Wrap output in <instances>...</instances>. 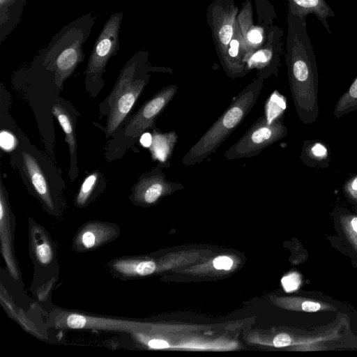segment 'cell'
I'll use <instances>...</instances> for the list:
<instances>
[{
    "label": "cell",
    "mask_w": 357,
    "mask_h": 357,
    "mask_svg": "<svg viewBox=\"0 0 357 357\" xmlns=\"http://www.w3.org/2000/svg\"><path fill=\"white\" fill-rule=\"evenodd\" d=\"M351 225L354 230L357 232V218H354L351 220Z\"/></svg>",
    "instance_id": "4dcf8cb0"
},
{
    "label": "cell",
    "mask_w": 357,
    "mask_h": 357,
    "mask_svg": "<svg viewBox=\"0 0 357 357\" xmlns=\"http://www.w3.org/2000/svg\"><path fill=\"white\" fill-rule=\"evenodd\" d=\"M272 57V52L269 50H262L255 52L249 59L250 67L257 66L259 63H266L270 61Z\"/></svg>",
    "instance_id": "ac0fdd59"
},
{
    "label": "cell",
    "mask_w": 357,
    "mask_h": 357,
    "mask_svg": "<svg viewBox=\"0 0 357 357\" xmlns=\"http://www.w3.org/2000/svg\"><path fill=\"white\" fill-rule=\"evenodd\" d=\"M248 40L252 43H259L262 40L261 33L257 29L250 30L247 35Z\"/></svg>",
    "instance_id": "cb8c5ba5"
},
{
    "label": "cell",
    "mask_w": 357,
    "mask_h": 357,
    "mask_svg": "<svg viewBox=\"0 0 357 357\" xmlns=\"http://www.w3.org/2000/svg\"><path fill=\"white\" fill-rule=\"evenodd\" d=\"M0 144L2 149L10 151L17 146L18 142L16 137L12 132L2 130L0 134Z\"/></svg>",
    "instance_id": "2e32d148"
},
{
    "label": "cell",
    "mask_w": 357,
    "mask_h": 357,
    "mask_svg": "<svg viewBox=\"0 0 357 357\" xmlns=\"http://www.w3.org/2000/svg\"><path fill=\"white\" fill-rule=\"evenodd\" d=\"M119 273L126 275H147L155 270V264L152 261L120 260L113 265Z\"/></svg>",
    "instance_id": "4fadbf2b"
},
{
    "label": "cell",
    "mask_w": 357,
    "mask_h": 357,
    "mask_svg": "<svg viewBox=\"0 0 357 357\" xmlns=\"http://www.w3.org/2000/svg\"><path fill=\"white\" fill-rule=\"evenodd\" d=\"M232 264V260L226 256L218 257L213 261V266L217 269L229 270Z\"/></svg>",
    "instance_id": "44dd1931"
},
{
    "label": "cell",
    "mask_w": 357,
    "mask_h": 357,
    "mask_svg": "<svg viewBox=\"0 0 357 357\" xmlns=\"http://www.w3.org/2000/svg\"><path fill=\"white\" fill-rule=\"evenodd\" d=\"M152 139L149 151L153 160H158L163 168H167L170 165L178 135L175 131L162 132L158 128L152 129Z\"/></svg>",
    "instance_id": "8fae6325"
},
{
    "label": "cell",
    "mask_w": 357,
    "mask_h": 357,
    "mask_svg": "<svg viewBox=\"0 0 357 357\" xmlns=\"http://www.w3.org/2000/svg\"><path fill=\"white\" fill-rule=\"evenodd\" d=\"M26 0H0V45L19 24Z\"/></svg>",
    "instance_id": "7c38bea8"
},
{
    "label": "cell",
    "mask_w": 357,
    "mask_h": 357,
    "mask_svg": "<svg viewBox=\"0 0 357 357\" xmlns=\"http://www.w3.org/2000/svg\"><path fill=\"white\" fill-rule=\"evenodd\" d=\"M17 153L21 158L20 169L24 181L47 206L53 208L52 192L56 181L52 176L50 166L45 164V159L34 147L22 144Z\"/></svg>",
    "instance_id": "8992f818"
},
{
    "label": "cell",
    "mask_w": 357,
    "mask_h": 357,
    "mask_svg": "<svg viewBox=\"0 0 357 357\" xmlns=\"http://www.w3.org/2000/svg\"><path fill=\"white\" fill-rule=\"evenodd\" d=\"M66 322L70 328L79 329L84 328L86 323V319L80 314H72L68 317Z\"/></svg>",
    "instance_id": "ffe728a7"
},
{
    "label": "cell",
    "mask_w": 357,
    "mask_h": 357,
    "mask_svg": "<svg viewBox=\"0 0 357 357\" xmlns=\"http://www.w3.org/2000/svg\"><path fill=\"white\" fill-rule=\"evenodd\" d=\"M352 188L355 190H357V178H355L352 183Z\"/></svg>",
    "instance_id": "1f68e13d"
},
{
    "label": "cell",
    "mask_w": 357,
    "mask_h": 357,
    "mask_svg": "<svg viewBox=\"0 0 357 357\" xmlns=\"http://www.w3.org/2000/svg\"><path fill=\"white\" fill-rule=\"evenodd\" d=\"M312 151L317 157H322L327 153L326 147L319 143H317L313 146Z\"/></svg>",
    "instance_id": "4316f807"
},
{
    "label": "cell",
    "mask_w": 357,
    "mask_h": 357,
    "mask_svg": "<svg viewBox=\"0 0 357 357\" xmlns=\"http://www.w3.org/2000/svg\"><path fill=\"white\" fill-rule=\"evenodd\" d=\"M349 94L351 97L357 98V78L349 89Z\"/></svg>",
    "instance_id": "f546056e"
},
{
    "label": "cell",
    "mask_w": 357,
    "mask_h": 357,
    "mask_svg": "<svg viewBox=\"0 0 357 357\" xmlns=\"http://www.w3.org/2000/svg\"><path fill=\"white\" fill-rule=\"evenodd\" d=\"M291 342V337L286 333H280L273 339V345L275 347L289 346Z\"/></svg>",
    "instance_id": "603a6c76"
},
{
    "label": "cell",
    "mask_w": 357,
    "mask_h": 357,
    "mask_svg": "<svg viewBox=\"0 0 357 357\" xmlns=\"http://www.w3.org/2000/svg\"><path fill=\"white\" fill-rule=\"evenodd\" d=\"M96 17L86 13L65 25L34 59L30 72L51 76L58 87L83 62V47L89 38Z\"/></svg>",
    "instance_id": "6da1fadb"
},
{
    "label": "cell",
    "mask_w": 357,
    "mask_h": 357,
    "mask_svg": "<svg viewBox=\"0 0 357 357\" xmlns=\"http://www.w3.org/2000/svg\"><path fill=\"white\" fill-rule=\"evenodd\" d=\"M264 78L255 80L233 100L214 123L192 146L182 159L185 166L199 164L216 151L245 119L257 102Z\"/></svg>",
    "instance_id": "7a4b0ae2"
},
{
    "label": "cell",
    "mask_w": 357,
    "mask_h": 357,
    "mask_svg": "<svg viewBox=\"0 0 357 357\" xmlns=\"http://www.w3.org/2000/svg\"><path fill=\"white\" fill-rule=\"evenodd\" d=\"M321 305L319 303L312 301H305L302 304V309L305 312H316L318 311Z\"/></svg>",
    "instance_id": "d4e9b609"
},
{
    "label": "cell",
    "mask_w": 357,
    "mask_h": 357,
    "mask_svg": "<svg viewBox=\"0 0 357 357\" xmlns=\"http://www.w3.org/2000/svg\"><path fill=\"white\" fill-rule=\"evenodd\" d=\"M291 8L295 16L303 20L309 14H313L322 24L329 35L332 32L328 22L330 17H334L335 14L326 0H290Z\"/></svg>",
    "instance_id": "30bf717a"
},
{
    "label": "cell",
    "mask_w": 357,
    "mask_h": 357,
    "mask_svg": "<svg viewBox=\"0 0 357 357\" xmlns=\"http://www.w3.org/2000/svg\"><path fill=\"white\" fill-rule=\"evenodd\" d=\"M148 345L153 349H164L169 347V344L166 341L158 339L149 340Z\"/></svg>",
    "instance_id": "484cf974"
},
{
    "label": "cell",
    "mask_w": 357,
    "mask_h": 357,
    "mask_svg": "<svg viewBox=\"0 0 357 357\" xmlns=\"http://www.w3.org/2000/svg\"><path fill=\"white\" fill-rule=\"evenodd\" d=\"M146 55L135 54L121 69L113 89L100 105V114L107 116L105 136L116 132L149 81Z\"/></svg>",
    "instance_id": "3957f363"
},
{
    "label": "cell",
    "mask_w": 357,
    "mask_h": 357,
    "mask_svg": "<svg viewBox=\"0 0 357 357\" xmlns=\"http://www.w3.org/2000/svg\"><path fill=\"white\" fill-rule=\"evenodd\" d=\"M158 165L151 171L142 174L132 188V199L141 204H152L163 196L183 188L181 183L169 181Z\"/></svg>",
    "instance_id": "ba28073f"
},
{
    "label": "cell",
    "mask_w": 357,
    "mask_h": 357,
    "mask_svg": "<svg viewBox=\"0 0 357 357\" xmlns=\"http://www.w3.org/2000/svg\"><path fill=\"white\" fill-rule=\"evenodd\" d=\"M233 33L232 26L229 24L223 26L219 31V38L222 43L228 45Z\"/></svg>",
    "instance_id": "7402d4cb"
},
{
    "label": "cell",
    "mask_w": 357,
    "mask_h": 357,
    "mask_svg": "<svg viewBox=\"0 0 357 357\" xmlns=\"http://www.w3.org/2000/svg\"><path fill=\"white\" fill-rule=\"evenodd\" d=\"M52 112L65 133L66 142L68 144L70 153L69 177L71 181H74L79 173L75 135L77 116L79 114H76L77 112L73 107L62 98L52 106Z\"/></svg>",
    "instance_id": "9c48e42d"
},
{
    "label": "cell",
    "mask_w": 357,
    "mask_h": 357,
    "mask_svg": "<svg viewBox=\"0 0 357 357\" xmlns=\"http://www.w3.org/2000/svg\"><path fill=\"white\" fill-rule=\"evenodd\" d=\"M239 43L236 40H232L230 42V47L229 49V54L231 56L235 57L238 52Z\"/></svg>",
    "instance_id": "83f0119b"
},
{
    "label": "cell",
    "mask_w": 357,
    "mask_h": 357,
    "mask_svg": "<svg viewBox=\"0 0 357 357\" xmlns=\"http://www.w3.org/2000/svg\"><path fill=\"white\" fill-rule=\"evenodd\" d=\"M152 136L149 133H144L141 136L140 142L146 147H149L151 144Z\"/></svg>",
    "instance_id": "f1b7e54d"
},
{
    "label": "cell",
    "mask_w": 357,
    "mask_h": 357,
    "mask_svg": "<svg viewBox=\"0 0 357 357\" xmlns=\"http://www.w3.org/2000/svg\"><path fill=\"white\" fill-rule=\"evenodd\" d=\"M35 252L40 264H47L52 261V250L50 244L45 241L36 245Z\"/></svg>",
    "instance_id": "9a60e30c"
},
{
    "label": "cell",
    "mask_w": 357,
    "mask_h": 357,
    "mask_svg": "<svg viewBox=\"0 0 357 357\" xmlns=\"http://www.w3.org/2000/svg\"><path fill=\"white\" fill-rule=\"evenodd\" d=\"M178 90L176 85L162 88L139 107L124 130V135L137 139L144 132L156 128L155 121L174 98Z\"/></svg>",
    "instance_id": "52a82bcc"
},
{
    "label": "cell",
    "mask_w": 357,
    "mask_h": 357,
    "mask_svg": "<svg viewBox=\"0 0 357 357\" xmlns=\"http://www.w3.org/2000/svg\"><path fill=\"white\" fill-rule=\"evenodd\" d=\"M282 283L286 291H291L298 288L300 284V278L298 274L293 273L284 277Z\"/></svg>",
    "instance_id": "d6986e66"
},
{
    "label": "cell",
    "mask_w": 357,
    "mask_h": 357,
    "mask_svg": "<svg viewBox=\"0 0 357 357\" xmlns=\"http://www.w3.org/2000/svg\"><path fill=\"white\" fill-rule=\"evenodd\" d=\"M99 232L95 229H87L84 231L81 236L80 241L85 248L94 247L99 241Z\"/></svg>",
    "instance_id": "e0dca14e"
},
{
    "label": "cell",
    "mask_w": 357,
    "mask_h": 357,
    "mask_svg": "<svg viewBox=\"0 0 357 357\" xmlns=\"http://www.w3.org/2000/svg\"><path fill=\"white\" fill-rule=\"evenodd\" d=\"M123 17V12L111 15L94 43L84 73L86 89L92 97H96L102 89V75L107 64L119 50V31Z\"/></svg>",
    "instance_id": "277c9868"
},
{
    "label": "cell",
    "mask_w": 357,
    "mask_h": 357,
    "mask_svg": "<svg viewBox=\"0 0 357 357\" xmlns=\"http://www.w3.org/2000/svg\"><path fill=\"white\" fill-rule=\"evenodd\" d=\"M102 181V176L98 171H93L84 179L76 197V204L79 206H84L98 187Z\"/></svg>",
    "instance_id": "5bb4252c"
},
{
    "label": "cell",
    "mask_w": 357,
    "mask_h": 357,
    "mask_svg": "<svg viewBox=\"0 0 357 357\" xmlns=\"http://www.w3.org/2000/svg\"><path fill=\"white\" fill-rule=\"evenodd\" d=\"M280 116L271 120L261 116L245 133L225 152L227 160L252 158L279 139L283 132Z\"/></svg>",
    "instance_id": "5b68a950"
}]
</instances>
